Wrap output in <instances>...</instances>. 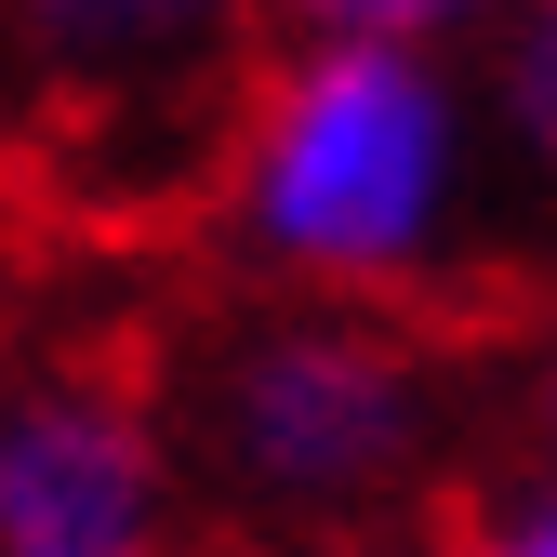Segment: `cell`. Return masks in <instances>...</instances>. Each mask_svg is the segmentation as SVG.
Wrapping results in <instances>:
<instances>
[{
	"mask_svg": "<svg viewBox=\"0 0 557 557\" xmlns=\"http://www.w3.org/2000/svg\"><path fill=\"white\" fill-rule=\"evenodd\" d=\"M492 120L451 53L278 40L213 147V226L278 306H385L478 213Z\"/></svg>",
	"mask_w": 557,
	"mask_h": 557,
	"instance_id": "obj_1",
	"label": "cell"
},
{
	"mask_svg": "<svg viewBox=\"0 0 557 557\" xmlns=\"http://www.w3.org/2000/svg\"><path fill=\"white\" fill-rule=\"evenodd\" d=\"M438 451V359L385 306H265L199 372V465L265 518H372Z\"/></svg>",
	"mask_w": 557,
	"mask_h": 557,
	"instance_id": "obj_2",
	"label": "cell"
},
{
	"mask_svg": "<svg viewBox=\"0 0 557 557\" xmlns=\"http://www.w3.org/2000/svg\"><path fill=\"white\" fill-rule=\"evenodd\" d=\"M0 557H173V438L107 372L0 398Z\"/></svg>",
	"mask_w": 557,
	"mask_h": 557,
	"instance_id": "obj_3",
	"label": "cell"
},
{
	"mask_svg": "<svg viewBox=\"0 0 557 557\" xmlns=\"http://www.w3.org/2000/svg\"><path fill=\"white\" fill-rule=\"evenodd\" d=\"M265 0H0V66L40 94H173V81H213V66L252 40Z\"/></svg>",
	"mask_w": 557,
	"mask_h": 557,
	"instance_id": "obj_4",
	"label": "cell"
},
{
	"mask_svg": "<svg viewBox=\"0 0 557 557\" xmlns=\"http://www.w3.org/2000/svg\"><path fill=\"white\" fill-rule=\"evenodd\" d=\"M478 120L492 147H518L544 186H557V0H518L492 27V81H478Z\"/></svg>",
	"mask_w": 557,
	"mask_h": 557,
	"instance_id": "obj_5",
	"label": "cell"
},
{
	"mask_svg": "<svg viewBox=\"0 0 557 557\" xmlns=\"http://www.w3.org/2000/svg\"><path fill=\"white\" fill-rule=\"evenodd\" d=\"M293 40H398V53H492V27L518 0H265Z\"/></svg>",
	"mask_w": 557,
	"mask_h": 557,
	"instance_id": "obj_6",
	"label": "cell"
},
{
	"mask_svg": "<svg viewBox=\"0 0 557 557\" xmlns=\"http://www.w3.org/2000/svg\"><path fill=\"white\" fill-rule=\"evenodd\" d=\"M465 557H557V478H544V492H518L492 531H478Z\"/></svg>",
	"mask_w": 557,
	"mask_h": 557,
	"instance_id": "obj_7",
	"label": "cell"
},
{
	"mask_svg": "<svg viewBox=\"0 0 557 557\" xmlns=\"http://www.w3.org/2000/svg\"><path fill=\"white\" fill-rule=\"evenodd\" d=\"M531 425H544V451H557V345H544V372H531Z\"/></svg>",
	"mask_w": 557,
	"mask_h": 557,
	"instance_id": "obj_8",
	"label": "cell"
}]
</instances>
